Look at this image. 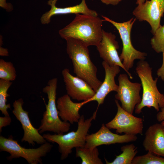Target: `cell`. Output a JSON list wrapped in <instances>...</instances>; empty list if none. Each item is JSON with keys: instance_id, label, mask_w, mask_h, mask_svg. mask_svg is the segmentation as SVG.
<instances>
[{"instance_id": "3957f363", "label": "cell", "mask_w": 164, "mask_h": 164, "mask_svg": "<svg viewBox=\"0 0 164 164\" xmlns=\"http://www.w3.org/2000/svg\"><path fill=\"white\" fill-rule=\"evenodd\" d=\"M152 68L144 60H140L137 63L136 72L140 79L143 88L142 101L135 107V113L139 114L145 107H153L157 111L164 107V95L159 91L157 83L158 77L155 80L152 75Z\"/></svg>"}, {"instance_id": "d6986e66", "label": "cell", "mask_w": 164, "mask_h": 164, "mask_svg": "<svg viewBox=\"0 0 164 164\" xmlns=\"http://www.w3.org/2000/svg\"><path fill=\"white\" fill-rule=\"evenodd\" d=\"M76 157L80 158L82 164H103L99 157V152L97 147L87 148L83 147L76 148Z\"/></svg>"}, {"instance_id": "d4e9b609", "label": "cell", "mask_w": 164, "mask_h": 164, "mask_svg": "<svg viewBox=\"0 0 164 164\" xmlns=\"http://www.w3.org/2000/svg\"><path fill=\"white\" fill-rule=\"evenodd\" d=\"M11 122V119L9 116L0 117V132L2 131V127L9 125Z\"/></svg>"}, {"instance_id": "4316f807", "label": "cell", "mask_w": 164, "mask_h": 164, "mask_svg": "<svg viewBox=\"0 0 164 164\" xmlns=\"http://www.w3.org/2000/svg\"><path fill=\"white\" fill-rule=\"evenodd\" d=\"M0 6L8 12L11 11L13 9L12 5L11 3L6 2V0H0Z\"/></svg>"}, {"instance_id": "83f0119b", "label": "cell", "mask_w": 164, "mask_h": 164, "mask_svg": "<svg viewBox=\"0 0 164 164\" xmlns=\"http://www.w3.org/2000/svg\"><path fill=\"white\" fill-rule=\"evenodd\" d=\"M122 0H101L104 4L106 5H115L119 4Z\"/></svg>"}, {"instance_id": "7a4b0ae2", "label": "cell", "mask_w": 164, "mask_h": 164, "mask_svg": "<svg viewBox=\"0 0 164 164\" xmlns=\"http://www.w3.org/2000/svg\"><path fill=\"white\" fill-rule=\"evenodd\" d=\"M66 40L67 52L72 62L74 73L96 92L102 82L97 77V69L91 60L88 46L74 38H69Z\"/></svg>"}, {"instance_id": "9a60e30c", "label": "cell", "mask_w": 164, "mask_h": 164, "mask_svg": "<svg viewBox=\"0 0 164 164\" xmlns=\"http://www.w3.org/2000/svg\"><path fill=\"white\" fill-rule=\"evenodd\" d=\"M102 65L105 72L104 80L94 96L86 101L87 103L92 101H97L98 103L97 110L99 106L103 103L105 97L110 92L117 91L118 85L116 84L115 77L120 71L119 66H110L104 61Z\"/></svg>"}, {"instance_id": "7c38bea8", "label": "cell", "mask_w": 164, "mask_h": 164, "mask_svg": "<svg viewBox=\"0 0 164 164\" xmlns=\"http://www.w3.org/2000/svg\"><path fill=\"white\" fill-rule=\"evenodd\" d=\"M137 138L136 135L126 134L120 135L113 133L104 124H103L97 132L87 135L84 147L87 148H93L103 145L135 142Z\"/></svg>"}, {"instance_id": "8fae6325", "label": "cell", "mask_w": 164, "mask_h": 164, "mask_svg": "<svg viewBox=\"0 0 164 164\" xmlns=\"http://www.w3.org/2000/svg\"><path fill=\"white\" fill-rule=\"evenodd\" d=\"M24 101L22 98L15 100L13 103L12 112L16 119L21 124L24 134L21 141L27 142L34 146L35 142L42 144L46 142V140L39 132L38 129L32 125L29 119L28 112L25 111L22 108Z\"/></svg>"}, {"instance_id": "f546056e", "label": "cell", "mask_w": 164, "mask_h": 164, "mask_svg": "<svg viewBox=\"0 0 164 164\" xmlns=\"http://www.w3.org/2000/svg\"><path fill=\"white\" fill-rule=\"evenodd\" d=\"M0 55L1 56H9V52L7 49L0 46Z\"/></svg>"}, {"instance_id": "f1b7e54d", "label": "cell", "mask_w": 164, "mask_h": 164, "mask_svg": "<svg viewBox=\"0 0 164 164\" xmlns=\"http://www.w3.org/2000/svg\"><path fill=\"white\" fill-rule=\"evenodd\" d=\"M156 117L157 120L159 122L164 120V107L161 108V111L157 114Z\"/></svg>"}, {"instance_id": "484cf974", "label": "cell", "mask_w": 164, "mask_h": 164, "mask_svg": "<svg viewBox=\"0 0 164 164\" xmlns=\"http://www.w3.org/2000/svg\"><path fill=\"white\" fill-rule=\"evenodd\" d=\"M162 53V63L161 66L158 69L157 71L158 77H160L164 81V51Z\"/></svg>"}, {"instance_id": "ba28073f", "label": "cell", "mask_w": 164, "mask_h": 164, "mask_svg": "<svg viewBox=\"0 0 164 164\" xmlns=\"http://www.w3.org/2000/svg\"><path fill=\"white\" fill-rule=\"evenodd\" d=\"M117 111L114 117L106 124V126L110 129L116 130V132L122 133L127 135L143 134V119L135 117L123 109L117 100H115Z\"/></svg>"}, {"instance_id": "8992f818", "label": "cell", "mask_w": 164, "mask_h": 164, "mask_svg": "<svg viewBox=\"0 0 164 164\" xmlns=\"http://www.w3.org/2000/svg\"><path fill=\"white\" fill-rule=\"evenodd\" d=\"M53 145L47 142L35 149H27L22 147L17 140L10 136L5 138L0 136V151L9 152L10 155L7 157L9 160L20 157L25 159L30 164H42V157L50 152Z\"/></svg>"}, {"instance_id": "52a82bcc", "label": "cell", "mask_w": 164, "mask_h": 164, "mask_svg": "<svg viewBox=\"0 0 164 164\" xmlns=\"http://www.w3.org/2000/svg\"><path fill=\"white\" fill-rule=\"evenodd\" d=\"M102 17L104 21L112 24L119 32L123 45L122 52L119 57L125 68L129 72L130 69L133 67L135 60H145L147 55L146 53L135 49L132 43L131 30L136 19L132 18L126 22H118L107 17L103 15Z\"/></svg>"}, {"instance_id": "9c48e42d", "label": "cell", "mask_w": 164, "mask_h": 164, "mask_svg": "<svg viewBox=\"0 0 164 164\" xmlns=\"http://www.w3.org/2000/svg\"><path fill=\"white\" fill-rule=\"evenodd\" d=\"M118 80V89L115 97L120 101L123 109L132 114L135 106L142 101L140 95L141 84L131 82L126 74H120Z\"/></svg>"}, {"instance_id": "ffe728a7", "label": "cell", "mask_w": 164, "mask_h": 164, "mask_svg": "<svg viewBox=\"0 0 164 164\" xmlns=\"http://www.w3.org/2000/svg\"><path fill=\"white\" fill-rule=\"evenodd\" d=\"M122 152L116 155V158L112 162H108L105 159L107 164H132V161L138 152L137 147L132 143L123 146L121 147Z\"/></svg>"}, {"instance_id": "277c9868", "label": "cell", "mask_w": 164, "mask_h": 164, "mask_svg": "<svg viewBox=\"0 0 164 164\" xmlns=\"http://www.w3.org/2000/svg\"><path fill=\"white\" fill-rule=\"evenodd\" d=\"M97 110L90 118L85 120L83 115L80 116L78 122L76 131H73L66 134H44L43 136L48 141L55 142L58 145L59 151L61 154V159L67 158L72 152V149L84 147L86 136L91 125L92 120L96 118Z\"/></svg>"}, {"instance_id": "44dd1931", "label": "cell", "mask_w": 164, "mask_h": 164, "mask_svg": "<svg viewBox=\"0 0 164 164\" xmlns=\"http://www.w3.org/2000/svg\"><path fill=\"white\" fill-rule=\"evenodd\" d=\"M12 84L11 81L0 79V110L5 116H9L7 109H11V105L6 104V102L7 98L10 95L7 92Z\"/></svg>"}, {"instance_id": "4dcf8cb0", "label": "cell", "mask_w": 164, "mask_h": 164, "mask_svg": "<svg viewBox=\"0 0 164 164\" xmlns=\"http://www.w3.org/2000/svg\"><path fill=\"white\" fill-rule=\"evenodd\" d=\"M147 0H137L136 4L138 5H141Z\"/></svg>"}, {"instance_id": "4fadbf2b", "label": "cell", "mask_w": 164, "mask_h": 164, "mask_svg": "<svg viewBox=\"0 0 164 164\" xmlns=\"http://www.w3.org/2000/svg\"><path fill=\"white\" fill-rule=\"evenodd\" d=\"M96 47L103 61L110 66H119L125 70L130 79L133 78L131 74L125 68L118 55L117 50L119 46L114 34L103 30L102 39Z\"/></svg>"}, {"instance_id": "6da1fadb", "label": "cell", "mask_w": 164, "mask_h": 164, "mask_svg": "<svg viewBox=\"0 0 164 164\" xmlns=\"http://www.w3.org/2000/svg\"><path fill=\"white\" fill-rule=\"evenodd\" d=\"M104 19L98 16L76 14L73 20L60 30V35L63 39L72 38L78 39L87 46H96L101 41L102 29Z\"/></svg>"}, {"instance_id": "5b68a950", "label": "cell", "mask_w": 164, "mask_h": 164, "mask_svg": "<svg viewBox=\"0 0 164 164\" xmlns=\"http://www.w3.org/2000/svg\"><path fill=\"white\" fill-rule=\"evenodd\" d=\"M57 81L56 78L50 80L47 85L43 89V92L47 95L48 102L46 105V110L43 113L41 125L38 129L40 133L50 131L63 134L70 129V123L62 121L58 115L56 102Z\"/></svg>"}, {"instance_id": "5bb4252c", "label": "cell", "mask_w": 164, "mask_h": 164, "mask_svg": "<svg viewBox=\"0 0 164 164\" xmlns=\"http://www.w3.org/2000/svg\"><path fill=\"white\" fill-rule=\"evenodd\" d=\"M62 74L67 94L72 99L86 101L92 98L96 92L85 81L71 75L68 68L63 70Z\"/></svg>"}, {"instance_id": "7402d4cb", "label": "cell", "mask_w": 164, "mask_h": 164, "mask_svg": "<svg viewBox=\"0 0 164 164\" xmlns=\"http://www.w3.org/2000/svg\"><path fill=\"white\" fill-rule=\"evenodd\" d=\"M16 76V71L12 63L0 59V79L11 81L15 79Z\"/></svg>"}, {"instance_id": "e0dca14e", "label": "cell", "mask_w": 164, "mask_h": 164, "mask_svg": "<svg viewBox=\"0 0 164 164\" xmlns=\"http://www.w3.org/2000/svg\"><path fill=\"white\" fill-rule=\"evenodd\" d=\"M57 0H49L48 1L47 4L50 6L51 9L41 17L40 21L43 24H49L51 17L56 15L81 14L98 16L96 11L88 7L85 0H82L80 3L76 5L64 8L58 7L56 6Z\"/></svg>"}, {"instance_id": "2e32d148", "label": "cell", "mask_w": 164, "mask_h": 164, "mask_svg": "<svg viewBox=\"0 0 164 164\" xmlns=\"http://www.w3.org/2000/svg\"><path fill=\"white\" fill-rule=\"evenodd\" d=\"M142 144L146 151L164 157V126L159 123L150 126L145 132Z\"/></svg>"}, {"instance_id": "ac0fdd59", "label": "cell", "mask_w": 164, "mask_h": 164, "mask_svg": "<svg viewBox=\"0 0 164 164\" xmlns=\"http://www.w3.org/2000/svg\"><path fill=\"white\" fill-rule=\"evenodd\" d=\"M87 103L86 101L80 103L74 102L67 94L59 97L56 107L58 115L63 121L73 124L78 122L80 116L79 111L81 107Z\"/></svg>"}, {"instance_id": "603a6c76", "label": "cell", "mask_w": 164, "mask_h": 164, "mask_svg": "<svg viewBox=\"0 0 164 164\" xmlns=\"http://www.w3.org/2000/svg\"><path fill=\"white\" fill-rule=\"evenodd\" d=\"M132 164H164V158L148 152L145 155L135 156Z\"/></svg>"}, {"instance_id": "1f68e13d", "label": "cell", "mask_w": 164, "mask_h": 164, "mask_svg": "<svg viewBox=\"0 0 164 164\" xmlns=\"http://www.w3.org/2000/svg\"><path fill=\"white\" fill-rule=\"evenodd\" d=\"M161 124L164 126V120L161 122Z\"/></svg>"}, {"instance_id": "cb8c5ba5", "label": "cell", "mask_w": 164, "mask_h": 164, "mask_svg": "<svg viewBox=\"0 0 164 164\" xmlns=\"http://www.w3.org/2000/svg\"><path fill=\"white\" fill-rule=\"evenodd\" d=\"M150 40L152 48L157 53L164 51V25H160Z\"/></svg>"}, {"instance_id": "30bf717a", "label": "cell", "mask_w": 164, "mask_h": 164, "mask_svg": "<svg viewBox=\"0 0 164 164\" xmlns=\"http://www.w3.org/2000/svg\"><path fill=\"white\" fill-rule=\"evenodd\" d=\"M164 13V0H147L135 9L132 14L139 21H146L150 25L153 34L160 25Z\"/></svg>"}]
</instances>
